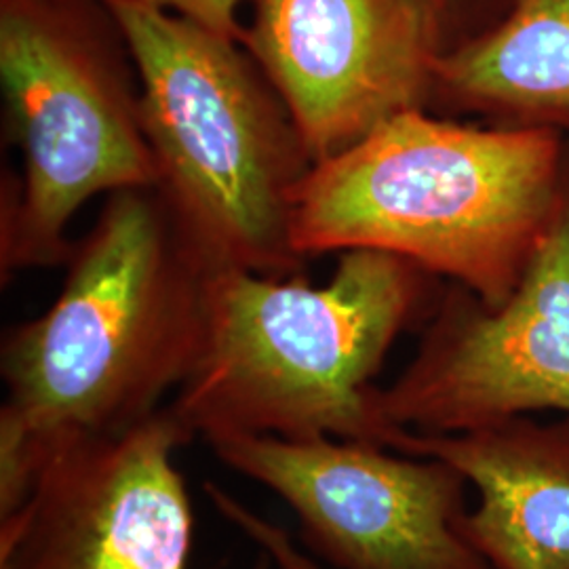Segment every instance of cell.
Listing matches in <instances>:
<instances>
[{
	"label": "cell",
	"mask_w": 569,
	"mask_h": 569,
	"mask_svg": "<svg viewBox=\"0 0 569 569\" xmlns=\"http://www.w3.org/2000/svg\"><path fill=\"white\" fill-rule=\"evenodd\" d=\"M204 279L157 188L106 197L58 300L2 340L0 517L58 446L136 427L182 388L203 350Z\"/></svg>",
	"instance_id": "obj_1"
},
{
	"label": "cell",
	"mask_w": 569,
	"mask_h": 569,
	"mask_svg": "<svg viewBox=\"0 0 569 569\" xmlns=\"http://www.w3.org/2000/svg\"><path fill=\"white\" fill-rule=\"evenodd\" d=\"M569 176L559 131L401 112L312 164L291 197L306 260L376 249L502 305L542 243Z\"/></svg>",
	"instance_id": "obj_2"
},
{
	"label": "cell",
	"mask_w": 569,
	"mask_h": 569,
	"mask_svg": "<svg viewBox=\"0 0 569 569\" xmlns=\"http://www.w3.org/2000/svg\"><path fill=\"white\" fill-rule=\"evenodd\" d=\"M439 298L430 272L376 249L342 251L319 287L296 274L207 272L203 350L169 406L203 439L243 432L387 448L371 380Z\"/></svg>",
	"instance_id": "obj_3"
},
{
	"label": "cell",
	"mask_w": 569,
	"mask_h": 569,
	"mask_svg": "<svg viewBox=\"0 0 569 569\" xmlns=\"http://www.w3.org/2000/svg\"><path fill=\"white\" fill-rule=\"evenodd\" d=\"M140 79L157 190L207 272L293 277L291 197L312 167L279 91L241 42L133 0H102Z\"/></svg>",
	"instance_id": "obj_4"
},
{
	"label": "cell",
	"mask_w": 569,
	"mask_h": 569,
	"mask_svg": "<svg viewBox=\"0 0 569 569\" xmlns=\"http://www.w3.org/2000/svg\"><path fill=\"white\" fill-rule=\"evenodd\" d=\"M0 84L21 178L2 188V279L68 262L96 194L157 188L140 79L102 0H0Z\"/></svg>",
	"instance_id": "obj_5"
},
{
	"label": "cell",
	"mask_w": 569,
	"mask_h": 569,
	"mask_svg": "<svg viewBox=\"0 0 569 569\" xmlns=\"http://www.w3.org/2000/svg\"><path fill=\"white\" fill-rule=\"evenodd\" d=\"M371 403L390 435L467 432L545 409L569 416V176L509 298L489 306L451 284L411 363L390 387H373Z\"/></svg>",
	"instance_id": "obj_6"
},
{
	"label": "cell",
	"mask_w": 569,
	"mask_h": 569,
	"mask_svg": "<svg viewBox=\"0 0 569 569\" xmlns=\"http://www.w3.org/2000/svg\"><path fill=\"white\" fill-rule=\"evenodd\" d=\"M204 441L226 467L281 496L302 542L336 569H491L462 529L467 477L439 458L331 437Z\"/></svg>",
	"instance_id": "obj_7"
},
{
	"label": "cell",
	"mask_w": 569,
	"mask_h": 569,
	"mask_svg": "<svg viewBox=\"0 0 569 569\" xmlns=\"http://www.w3.org/2000/svg\"><path fill=\"white\" fill-rule=\"evenodd\" d=\"M192 437L164 406L58 446L0 517V569H188L194 512L173 458Z\"/></svg>",
	"instance_id": "obj_8"
},
{
	"label": "cell",
	"mask_w": 569,
	"mask_h": 569,
	"mask_svg": "<svg viewBox=\"0 0 569 569\" xmlns=\"http://www.w3.org/2000/svg\"><path fill=\"white\" fill-rule=\"evenodd\" d=\"M446 26L430 0H253L243 47L319 163L427 108Z\"/></svg>",
	"instance_id": "obj_9"
},
{
	"label": "cell",
	"mask_w": 569,
	"mask_h": 569,
	"mask_svg": "<svg viewBox=\"0 0 569 569\" xmlns=\"http://www.w3.org/2000/svg\"><path fill=\"white\" fill-rule=\"evenodd\" d=\"M387 448L439 458L479 491L465 536L491 569H569V416L529 413L467 432L397 428Z\"/></svg>",
	"instance_id": "obj_10"
},
{
	"label": "cell",
	"mask_w": 569,
	"mask_h": 569,
	"mask_svg": "<svg viewBox=\"0 0 569 569\" xmlns=\"http://www.w3.org/2000/svg\"><path fill=\"white\" fill-rule=\"evenodd\" d=\"M430 103L569 133V0H509L493 26L448 44L432 68Z\"/></svg>",
	"instance_id": "obj_11"
},
{
	"label": "cell",
	"mask_w": 569,
	"mask_h": 569,
	"mask_svg": "<svg viewBox=\"0 0 569 569\" xmlns=\"http://www.w3.org/2000/svg\"><path fill=\"white\" fill-rule=\"evenodd\" d=\"M203 489L226 521L237 526L249 540H253L260 547V550H264L266 555L272 559L274 568L323 569L315 559H310L306 552L293 545V538L289 536L287 529L247 509L243 502H239L234 496H230L226 489L216 483L207 481Z\"/></svg>",
	"instance_id": "obj_12"
},
{
	"label": "cell",
	"mask_w": 569,
	"mask_h": 569,
	"mask_svg": "<svg viewBox=\"0 0 569 569\" xmlns=\"http://www.w3.org/2000/svg\"><path fill=\"white\" fill-rule=\"evenodd\" d=\"M133 2L176 13L180 18L203 26L220 37L243 44L244 28L237 18L241 0H133Z\"/></svg>",
	"instance_id": "obj_13"
},
{
	"label": "cell",
	"mask_w": 569,
	"mask_h": 569,
	"mask_svg": "<svg viewBox=\"0 0 569 569\" xmlns=\"http://www.w3.org/2000/svg\"><path fill=\"white\" fill-rule=\"evenodd\" d=\"M437 9H439V13L443 16V20L448 21L449 13L458 7V4H462L465 0H430Z\"/></svg>",
	"instance_id": "obj_14"
},
{
	"label": "cell",
	"mask_w": 569,
	"mask_h": 569,
	"mask_svg": "<svg viewBox=\"0 0 569 569\" xmlns=\"http://www.w3.org/2000/svg\"><path fill=\"white\" fill-rule=\"evenodd\" d=\"M253 569H277L274 568V563H272V559L266 555L264 550H260V557H258V561H256V568Z\"/></svg>",
	"instance_id": "obj_15"
}]
</instances>
